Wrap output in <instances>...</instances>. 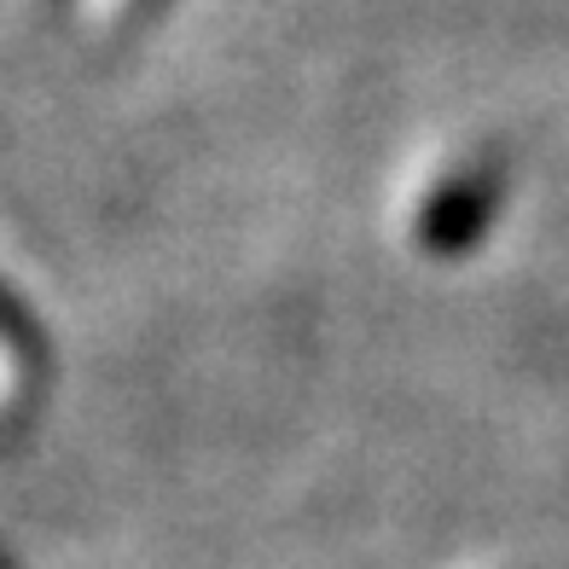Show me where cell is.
Masks as SVG:
<instances>
[{"mask_svg":"<svg viewBox=\"0 0 569 569\" xmlns=\"http://www.w3.org/2000/svg\"><path fill=\"white\" fill-rule=\"evenodd\" d=\"M506 203V169L500 158H482V163H465L453 169L442 187L430 192V203L419 210V221H412V239H419L425 256H465L482 244V232L495 227Z\"/></svg>","mask_w":569,"mask_h":569,"instance_id":"6da1fadb","label":"cell"},{"mask_svg":"<svg viewBox=\"0 0 569 569\" xmlns=\"http://www.w3.org/2000/svg\"><path fill=\"white\" fill-rule=\"evenodd\" d=\"M169 7V0H128V12H122V23L134 30V23H146V18H158Z\"/></svg>","mask_w":569,"mask_h":569,"instance_id":"7a4b0ae2","label":"cell"},{"mask_svg":"<svg viewBox=\"0 0 569 569\" xmlns=\"http://www.w3.org/2000/svg\"><path fill=\"white\" fill-rule=\"evenodd\" d=\"M59 7H64V0H59Z\"/></svg>","mask_w":569,"mask_h":569,"instance_id":"3957f363","label":"cell"}]
</instances>
